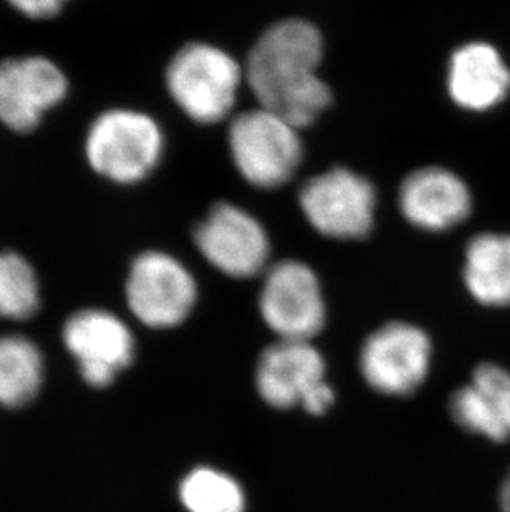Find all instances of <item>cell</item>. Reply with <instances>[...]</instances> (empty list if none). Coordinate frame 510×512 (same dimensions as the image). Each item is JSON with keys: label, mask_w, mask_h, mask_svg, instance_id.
I'll use <instances>...</instances> for the list:
<instances>
[{"label": "cell", "mask_w": 510, "mask_h": 512, "mask_svg": "<svg viewBox=\"0 0 510 512\" xmlns=\"http://www.w3.org/2000/svg\"><path fill=\"white\" fill-rule=\"evenodd\" d=\"M255 388L267 405L280 411L300 406L308 415L322 416L335 403L325 358L304 340H277L265 348L255 367Z\"/></svg>", "instance_id": "277c9868"}, {"label": "cell", "mask_w": 510, "mask_h": 512, "mask_svg": "<svg viewBox=\"0 0 510 512\" xmlns=\"http://www.w3.org/2000/svg\"><path fill=\"white\" fill-rule=\"evenodd\" d=\"M201 256L234 279H251L269 269L270 241L262 224L234 204L212 206L194 232Z\"/></svg>", "instance_id": "30bf717a"}, {"label": "cell", "mask_w": 510, "mask_h": 512, "mask_svg": "<svg viewBox=\"0 0 510 512\" xmlns=\"http://www.w3.org/2000/svg\"><path fill=\"white\" fill-rule=\"evenodd\" d=\"M464 282L474 299L489 307L510 305V236L486 232L466 251Z\"/></svg>", "instance_id": "2e32d148"}, {"label": "cell", "mask_w": 510, "mask_h": 512, "mask_svg": "<svg viewBox=\"0 0 510 512\" xmlns=\"http://www.w3.org/2000/svg\"><path fill=\"white\" fill-rule=\"evenodd\" d=\"M242 75L236 58L214 45L194 42L171 58L166 87L191 120L211 125L224 120L236 105Z\"/></svg>", "instance_id": "3957f363"}, {"label": "cell", "mask_w": 510, "mask_h": 512, "mask_svg": "<svg viewBox=\"0 0 510 512\" xmlns=\"http://www.w3.org/2000/svg\"><path fill=\"white\" fill-rule=\"evenodd\" d=\"M70 83L62 68L42 55L0 62V123L14 133H30L67 98Z\"/></svg>", "instance_id": "8fae6325"}, {"label": "cell", "mask_w": 510, "mask_h": 512, "mask_svg": "<svg viewBox=\"0 0 510 512\" xmlns=\"http://www.w3.org/2000/svg\"><path fill=\"white\" fill-rule=\"evenodd\" d=\"M131 314L151 329L183 324L198 302V284L183 262L163 251H145L131 262L126 279Z\"/></svg>", "instance_id": "8992f818"}, {"label": "cell", "mask_w": 510, "mask_h": 512, "mask_svg": "<svg viewBox=\"0 0 510 512\" xmlns=\"http://www.w3.org/2000/svg\"><path fill=\"white\" fill-rule=\"evenodd\" d=\"M401 213L424 231H446L471 214V191L453 171L431 166L414 171L400 189Z\"/></svg>", "instance_id": "4fadbf2b"}, {"label": "cell", "mask_w": 510, "mask_h": 512, "mask_svg": "<svg viewBox=\"0 0 510 512\" xmlns=\"http://www.w3.org/2000/svg\"><path fill=\"white\" fill-rule=\"evenodd\" d=\"M322 57V34L315 25L284 20L260 35L244 75L260 107L302 130L332 103V92L317 73Z\"/></svg>", "instance_id": "6da1fadb"}, {"label": "cell", "mask_w": 510, "mask_h": 512, "mask_svg": "<svg viewBox=\"0 0 510 512\" xmlns=\"http://www.w3.org/2000/svg\"><path fill=\"white\" fill-rule=\"evenodd\" d=\"M179 499L188 512H246L247 508L239 481L211 466H199L184 476Z\"/></svg>", "instance_id": "ac0fdd59"}, {"label": "cell", "mask_w": 510, "mask_h": 512, "mask_svg": "<svg viewBox=\"0 0 510 512\" xmlns=\"http://www.w3.org/2000/svg\"><path fill=\"white\" fill-rule=\"evenodd\" d=\"M63 343L77 360L83 380L95 388L108 387L135 358L130 327L103 309H83L63 325Z\"/></svg>", "instance_id": "7c38bea8"}, {"label": "cell", "mask_w": 510, "mask_h": 512, "mask_svg": "<svg viewBox=\"0 0 510 512\" xmlns=\"http://www.w3.org/2000/svg\"><path fill=\"white\" fill-rule=\"evenodd\" d=\"M449 413L466 433L494 443L510 441V372L496 363H481L471 382L449 400Z\"/></svg>", "instance_id": "5bb4252c"}, {"label": "cell", "mask_w": 510, "mask_h": 512, "mask_svg": "<svg viewBox=\"0 0 510 512\" xmlns=\"http://www.w3.org/2000/svg\"><path fill=\"white\" fill-rule=\"evenodd\" d=\"M44 382V357L32 340L0 337V405L19 408L34 400Z\"/></svg>", "instance_id": "e0dca14e"}, {"label": "cell", "mask_w": 510, "mask_h": 512, "mask_svg": "<svg viewBox=\"0 0 510 512\" xmlns=\"http://www.w3.org/2000/svg\"><path fill=\"white\" fill-rule=\"evenodd\" d=\"M448 90L459 107L486 112L509 95L510 68L499 50L486 42L462 45L449 60Z\"/></svg>", "instance_id": "9a60e30c"}, {"label": "cell", "mask_w": 510, "mask_h": 512, "mask_svg": "<svg viewBox=\"0 0 510 512\" xmlns=\"http://www.w3.org/2000/svg\"><path fill=\"white\" fill-rule=\"evenodd\" d=\"M431 360L433 343L423 329L408 322H390L365 340L358 365L373 392L405 398L423 387Z\"/></svg>", "instance_id": "52a82bcc"}, {"label": "cell", "mask_w": 510, "mask_h": 512, "mask_svg": "<svg viewBox=\"0 0 510 512\" xmlns=\"http://www.w3.org/2000/svg\"><path fill=\"white\" fill-rule=\"evenodd\" d=\"M499 503H501V512H510V471L502 483Z\"/></svg>", "instance_id": "44dd1931"}, {"label": "cell", "mask_w": 510, "mask_h": 512, "mask_svg": "<svg viewBox=\"0 0 510 512\" xmlns=\"http://www.w3.org/2000/svg\"><path fill=\"white\" fill-rule=\"evenodd\" d=\"M259 312L277 340L312 342L327 319L317 274L304 262H275L265 271Z\"/></svg>", "instance_id": "9c48e42d"}, {"label": "cell", "mask_w": 510, "mask_h": 512, "mask_svg": "<svg viewBox=\"0 0 510 512\" xmlns=\"http://www.w3.org/2000/svg\"><path fill=\"white\" fill-rule=\"evenodd\" d=\"M300 208L320 234L333 239H363L375 223L376 191L371 181L333 168L313 176L300 189Z\"/></svg>", "instance_id": "ba28073f"}, {"label": "cell", "mask_w": 510, "mask_h": 512, "mask_svg": "<svg viewBox=\"0 0 510 512\" xmlns=\"http://www.w3.org/2000/svg\"><path fill=\"white\" fill-rule=\"evenodd\" d=\"M40 309V285L32 264L17 252H0V319L27 320Z\"/></svg>", "instance_id": "d6986e66"}, {"label": "cell", "mask_w": 510, "mask_h": 512, "mask_svg": "<svg viewBox=\"0 0 510 512\" xmlns=\"http://www.w3.org/2000/svg\"><path fill=\"white\" fill-rule=\"evenodd\" d=\"M229 150L242 178L264 189L290 181L304 158L299 128L262 107L232 120Z\"/></svg>", "instance_id": "5b68a950"}, {"label": "cell", "mask_w": 510, "mask_h": 512, "mask_svg": "<svg viewBox=\"0 0 510 512\" xmlns=\"http://www.w3.org/2000/svg\"><path fill=\"white\" fill-rule=\"evenodd\" d=\"M164 136L153 116L110 108L92 121L85 138V158L106 181L136 184L148 178L163 158Z\"/></svg>", "instance_id": "7a4b0ae2"}, {"label": "cell", "mask_w": 510, "mask_h": 512, "mask_svg": "<svg viewBox=\"0 0 510 512\" xmlns=\"http://www.w3.org/2000/svg\"><path fill=\"white\" fill-rule=\"evenodd\" d=\"M7 2L27 19L47 20L60 14L68 0H7Z\"/></svg>", "instance_id": "ffe728a7"}]
</instances>
